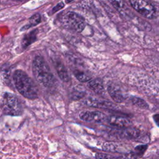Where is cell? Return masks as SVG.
Returning a JSON list of instances; mask_svg holds the SVG:
<instances>
[{"instance_id": "1", "label": "cell", "mask_w": 159, "mask_h": 159, "mask_svg": "<svg viewBox=\"0 0 159 159\" xmlns=\"http://www.w3.org/2000/svg\"><path fill=\"white\" fill-rule=\"evenodd\" d=\"M14 85L20 94L29 99L38 97V89L28 75L22 70H17L13 74Z\"/></svg>"}, {"instance_id": "2", "label": "cell", "mask_w": 159, "mask_h": 159, "mask_svg": "<svg viewBox=\"0 0 159 159\" xmlns=\"http://www.w3.org/2000/svg\"><path fill=\"white\" fill-rule=\"evenodd\" d=\"M32 71L36 80L47 88L53 86L55 78L48 64L41 56H36L32 63Z\"/></svg>"}, {"instance_id": "3", "label": "cell", "mask_w": 159, "mask_h": 159, "mask_svg": "<svg viewBox=\"0 0 159 159\" xmlns=\"http://www.w3.org/2000/svg\"><path fill=\"white\" fill-rule=\"evenodd\" d=\"M1 107L2 112L9 116H20L22 114L23 109L18 98L13 94L5 93L1 99Z\"/></svg>"}, {"instance_id": "4", "label": "cell", "mask_w": 159, "mask_h": 159, "mask_svg": "<svg viewBox=\"0 0 159 159\" xmlns=\"http://www.w3.org/2000/svg\"><path fill=\"white\" fill-rule=\"evenodd\" d=\"M63 22L66 27L77 32H82L86 24L84 18L81 15L73 11L65 14Z\"/></svg>"}, {"instance_id": "5", "label": "cell", "mask_w": 159, "mask_h": 159, "mask_svg": "<svg viewBox=\"0 0 159 159\" xmlns=\"http://www.w3.org/2000/svg\"><path fill=\"white\" fill-rule=\"evenodd\" d=\"M131 6L139 14L147 19H154L157 16L156 7L151 3L143 1H130Z\"/></svg>"}, {"instance_id": "6", "label": "cell", "mask_w": 159, "mask_h": 159, "mask_svg": "<svg viewBox=\"0 0 159 159\" xmlns=\"http://www.w3.org/2000/svg\"><path fill=\"white\" fill-rule=\"evenodd\" d=\"M80 118L86 122L101 123L106 120L107 116L103 112L98 111H84L80 114Z\"/></svg>"}, {"instance_id": "7", "label": "cell", "mask_w": 159, "mask_h": 159, "mask_svg": "<svg viewBox=\"0 0 159 159\" xmlns=\"http://www.w3.org/2000/svg\"><path fill=\"white\" fill-rule=\"evenodd\" d=\"M106 120L110 125L119 128H128L132 124L128 119L118 116H110L107 117Z\"/></svg>"}, {"instance_id": "8", "label": "cell", "mask_w": 159, "mask_h": 159, "mask_svg": "<svg viewBox=\"0 0 159 159\" xmlns=\"http://www.w3.org/2000/svg\"><path fill=\"white\" fill-rule=\"evenodd\" d=\"M107 91L111 98L116 102H122L125 99L122 91L117 86L114 84L109 85L107 87Z\"/></svg>"}, {"instance_id": "9", "label": "cell", "mask_w": 159, "mask_h": 159, "mask_svg": "<svg viewBox=\"0 0 159 159\" xmlns=\"http://www.w3.org/2000/svg\"><path fill=\"white\" fill-rule=\"evenodd\" d=\"M102 149L105 151L111 152H120L129 153V148L124 145H122L114 142H106L102 145Z\"/></svg>"}, {"instance_id": "10", "label": "cell", "mask_w": 159, "mask_h": 159, "mask_svg": "<svg viewBox=\"0 0 159 159\" xmlns=\"http://www.w3.org/2000/svg\"><path fill=\"white\" fill-rule=\"evenodd\" d=\"M84 103L86 105L89 106L94 107H99V108H105V109H111L114 107L113 104L110 102L105 101H100L97 99L94 98H88Z\"/></svg>"}, {"instance_id": "11", "label": "cell", "mask_w": 159, "mask_h": 159, "mask_svg": "<svg viewBox=\"0 0 159 159\" xmlns=\"http://www.w3.org/2000/svg\"><path fill=\"white\" fill-rule=\"evenodd\" d=\"M38 34V29H34L29 33L26 34L21 42L22 48H25L34 43L37 40V35Z\"/></svg>"}, {"instance_id": "12", "label": "cell", "mask_w": 159, "mask_h": 159, "mask_svg": "<svg viewBox=\"0 0 159 159\" xmlns=\"http://www.w3.org/2000/svg\"><path fill=\"white\" fill-rule=\"evenodd\" d=\"M55 67L60 78L64 82H67L70 80V77L67 70H66L64 65L61 61H57L55 62Z\"/></svg>"}, {"instance_id": "13", "label": "cell", "mask_w": 159, "mask_h": 159, "mask_svg": "<svg viewBox=\"0 0 159 159\" xmlns=\"http://www.w3.org/2000/svg\"><path fill=\"white\" fill-rule=\"evenodd\" d=\"M88 87L96 93H101L104 90V85L102 80L99 78L91 80L88 83Z\"/></svg>"}, {"instance_id": "14", "label": "cell", "mask_w": 159, "mask_h": 159, "mask_svg": "<svg viewBox=\"0 0 159 159\" xmlns=\"http://www.w3.org/2000/svg\"><path fill=\"white\" fill-rule=\"evenodd\" d=\"M121 135L129 139H137L140 137V132L139 130L134 128H125L122 131Z\"/></svg>"}, {"instance_id": "15", "label": "cell", "mask_w": 159, "mask_h": 159, "mask_svg": "<svg viewBox=\"0 0 159 159\" xmlns=\"http://www.w3.org/2000/svg\"><path fill=\"white\" fill-rule=\"evenodd\" d=\"M40 20H41L40 15L39 13L34 14L30 17L29 23L27 24L26 25H25L23 27H22L21 30H27V29H29V28H31L32 27L37 25V24H39L40 22Z\"/></svg>"}, {"instance_id": "16", "label": "cell", "mask_w": 159, "mask_h": 159, "mask_svg": "<svg viewBox=\"0 0 159 159\" xmlns=\"http://www.w3.org/2000/svg\"><path fill=\"white\" fill-rule=\"evenodd\" d=\"M73 73L78 80L81 82L89 81L91 79V76L86 71L81 70H75Z\"/></svg>"}, {"instance_id": "17", "label": "cell", "mask_w": 159, "mask_h": 159, "mask_svg": "<svg viewBox=\"0 0 159 159\" xmlns=\"http://www.w3.org/2000/svg\"><path fill=\"white\" fill-rule=\"evenodd\" d=\"M111 4L120 13L124 12V14H126L127 11L129 10L126 6V4L122 1H111Z\"/></svg>"}, {"instance_id": "18", "label": "cell", "mask_w": 159, "mask_h": 159, "mask_svg": "<svg viewBox=\"0 0 159 159\" xmlns=\"http://www.w3.org/2000/svg\"><path fill=\"white\" fill-rule=\"evenodd\" d=\"M131 101L134 105L137 106L139 107H140L142 109H148V104L145 101H144L142 98L133 96L131 98Z\"/></svg>"}, {"instance_id": "19", "label": "cell", "mask_w": 159, "mask_h": 159, "mask_svg": "<svg viewBox=\"0 0 159 159\" xmlns=\"http://www.w3.org/2000/svg\"><path fill=\"white\" fill-rule=\"evenodd\" d=\"M137 155L134 152H130L117 157L116 159H137Z\"/></svg>"}, {"instance_id": "20", "label": "cell", "mask_w": 159, "mask_h": 159, "mask_svg": "<svg viewBox=\"0 0 159 159\" xmlns=\"http://www.w3.org/2000/svg\"><path fill=\"white\" fill-rule=\"evenodd\" d=\"M147 148V145H138V146H137L135 147V150L136 152H134V153L137 155V157L139 156V155H142L145 152V151L146 150Z\"/></svg>"}, {"instance_id": "21", "label": "cell", "mask_w": 159, "mask_h": 159, "mask_svg": "<svg viewBox=\"0 0 159 159\" xmlns=\"http://www.w3.org/2000/svg\"><path fill=\"white\" fill-rule=\"evenodd\" d=\"M84 95V93L81 90H76V91H73V92L71 93V98L72 99L76 100V99H81V98H83Z\"/></svg>"}, {"instance_id": "22", "label": "cell", "mask_w": 159, "mask_h": 159, "mask_svg": "<svg viewBox=\"0 0 159 159\" xmlns=\"http://www.w3.org/2000/svg\"><path fill=\"white\" fill-rule=\"evenodd\" d=\"M96 159H116V157L113 155H111L106 153H98L96 154Z\"/></svg>"}, {"instance_id": "23", "label": "cell", "mask_w": 159, "mask_h": 159, "mask_svg": "<svg viewBox=\"0 0 159 159\" xmlns=\"http://www.w3.org/2000/svg\"><path fill=\"white\" fill-rule=\"evenodd\" d=\"M65 6L63 2H60L59 3H58L55 7H53V8L52 9V12L54 13V12H56L57 11H58L59 10H60L61 9H62L63 7Z\"/></svg>"}, {"instance_id": "24", "label": "cell", "mask_w": 159, "mask_h": 159, "mask_svg": "<svg viewBox=\"0 0 159 159\" xmlns=\"http://www.w3.org/2000/svg\"><path fill=\"white\" fill-rule=\"evenodd\" d=\"M153 118H154V119H155V121L156 122V123H157V124H158V114H156V115H155L154 116H153Z\"/></svg>"}]
</instances>
